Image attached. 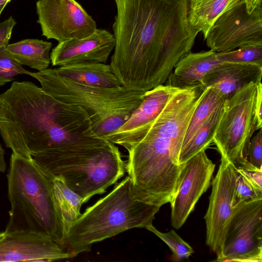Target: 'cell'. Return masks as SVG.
<instances>
[{
    "label": "cell",
    "mask_w": 262,
    "mask_h": 262,
    "mask_svg": "<svg viewBox=\"0 0 262 262\" xmlns=\"http://www.w3.org/2000/svg\"><path fill=\"white\" fill-rule=\"evenodd\" d=\"M114 1L112 72L132 91L145 92L163 84L191 52L199 33L189 22L188 1Z\"/></svg>",
    "instance_id": "obj_1"
},
{
    "label": "cell",
    "mask_w": 262,
    "mask_h": 262,
    "mask_svg": "<svg viewBox=\"0 0 262 262\" xmlns=\"http://www.w3.org/2000/svg\"><path fill=\"white\" fill-rule=\"evenodd\" d=\"M0 134L13 153L32 157L57 150L100 146L87 113L30 81H14L0 95Z\"/></svg>",
    "instance_id": "obj_2"
},
{
    "label": "cell",
    "mask_w": 262,
    "mask_h": 262,
    "mask_svg": "<svg viewBox=\"0 0 262 262\" xmlns=\"http://www.w3.org/2000/svg\"><path fill=\"white\" fill-rule=\"evenodd\" d=\"M204 89L201 85L179 89L143 137L126 149V169L135 187L161 207L176 192L183 164L180 150L191 116Z\"/></svg>",
    "instance_id": "obj_3"
},
{
    "label": "cell",
    "mask_w": 262,
    "mask_h": 262,
    "mask_svg": "<svg viewBox=\"0 0 262 262\" xmlns=\"http://www.w3.org/2000/svg\"><path fill=\"white\" fill-rule=\"evenodd\" d=\"M160 206L151 202L129 176L81 214L61 247L71 258L90 251L92 245L129 229L152 224Z\"/></svg>",
    "instance_id": "obj_4"
},
{
    "label": "cell",
    "mask_w": 262,
    "mask_h": 262,
    "mask_svg": "<svg viewBox=\"0 0 262 262\" xmlns=\"http://www.w3.org/2000/svg\"><path fill=\"white\" fill-rule=\"evenodd\" d=\"M7 179L11 208L5 230L40 233L61 246L65 235L52 179L32 159L13 152Z\"/></svg>",
    "instance_id": "obj_5"
},
{
    "label": "cell",
    "mask_w": 262,
    "mask_h": 262,
    "mask_svg": "<svg viewBox=\"0 0 262 262\" xmlns=\"http://www.w3.org/2000/svg\"><path fill=\"white\" fill-rule=\"evenodd\" d=\"M51 178H58L85 202L102 194L124 174L126 161L116 144L57 150L32 157Z\"/></svg>",
    "instance_id": "obj_6"
},
{
    "label": "cell",
    "mask_w": 262,
    "mask_h": 262,
    "mask_svg": "<svg viewBox=\"0 0 262 262\" xmlns=\"http://www.w3.org/2000/svg\"><path fill=\"white\" fill-rule=\"evenodd\" d=\"M47 93L66 103L77 105L88 114L94 133L107 140L142 102L145 92L77 83L59 75L54 69L29 72Z\"/></svg>",
    "instance_id": "obj_7"
},
{
    "label": "cell",
    "mask_w": 262,
    "mask_h": 262,
    "mask_svg": "<svg viewBox=\"0 0 262 262\" xmlns=\"http://www.w3.org/2000/svg\"><path fill=\"white\" fill-rule=\"evenodd\" d=\"M256 90L257 83L251 82L225 101L213 138L221 157L235 165L247 160L250 141L258 130L255 113Z\"/></svg>",
    "instance_id": "obj_8"
},
{
    "label": "cell",
    "mask_w": 262,
    "mask_h": 262,
    "mask_svg": "<svg viewBox=\"0 0 262 262\" xmlns=\"http://www.w3.org/2000/svg\"><path fill=\"white\" fill-rule=\"evenodd\" d=\"M217 261H262V199L234 208Z\"/></svg>",
    "instance_id": "obj_9"
},
{
    "label": "cell",
    "mask_w": 262,
    "mask_h": 262,
    "mask_svg": "<svg viewBox=\"0 0 262 262\" xmlns=\"http://www.w3.org/2000/svg\"><path fill=\"white\" fill-rule=\"evenodd\" d=\"M204 39L216 53L262 44V5L248 13L244 0H241L217 18Z\"/></svg>",
    "instance_id": "obj_10"
},
{
    "label": "cell",
    "mask_w": 262,
    "mask_h": 262,
    "mask_svg": "<svg viewBox=\"0 0 262 262\" xmlns=\"http://www.w3.org/2000/svg\"><path fill=\"white\" fill-rule=\"evenodd\" d=\"M37 22L42 35L58 42L81 39L97 29L92 17L76 0H38Z\"/></svg>",
    "instance_id": "obj_11"
},
{
    "label": "cell",
    "mask_w": 262,
    "mask_h": 262,
    "mask_svg": "<svg viewBox=\"0 0 262 262\" xmlns=\"http://www.w3.org/2000/svg\"><path fill=\"white\" fill-rule=\"evenodd\" d=\"M236 177L235 165L221 157L217 173L212 182L209 206L204 216L206 244L216 254V261L221 256L233 214L232 200Z\"/></svg>",
    "instance_id": "obj_12"
},
{
    "label": "cell",
    "mask_w": 262,
    "mask_h": 262,
    "mask_svg": "<svg viewBox=\"0 0 262 262\" xmlns=\"http://www.w3.org/2000/svg\"><path fill=\"white\" fill-rule=\"evenodd\" d=\"M215 165L203 150L183 164L171 201V224L180 229L210 186Z\"/></svg>",
    "instance_id": "obj_13"
},
{
    "label": "cell",
    "mask_w": 262,
    "mask_h": 262,
    "mask_svg": "<svg viewBox=\"0 0 262 262\" xmlns=\"http://www.w3.org/2000/svg\"><path fill=\"white\" fill-rule=\"evenodd\" d=\"M71 258L50 237L30 231L0 232V261H53Z\"/></svg>",
    "instance_id": "obj_14"
},
{
    "label": "cell",
    "mask_w": 262,
    "mask_h": 262,
    "mask_svg": "<svg viewBox=\"0 0 262 262\" xmlns=\"http://www.w3.org/2000/svg\"><path fill=\"white\" fill-rule=\"evenodd\" d=\"M179 89L162 84L146 91L141 104L127 121L109 136L107 141L126 149L137 142Z\"/></svg>",
    "instance_id": "obj_15"
},
{
    "label": "cell",
    "mask_w": 262,
    "mask_h": 262,
    "mask_svg": "<svg viewBox=\"0 0 262 262\" xmlns=\"http://www.w3.org/2000/svg\"><path fill=\"white\" fill-rule=\"evenodd\" d=\"M115 44L113 34L105 29H97L91 35L58 42L50 54L53 66L86 63H105Z\"/></svg>",
    "instance_id": "obj_16"
},
{
    "label": "cell",
    "mask_w": 262,
    "mask_h": 262,
    "mask_svg": "<svg viewBox=\"0 0 262 262\" xmlns=\"http://www.w3.org/2000/svg\"><path fill=\"white\" fill-rule=\"evenodd\" d=\"M262 67L253 63L222 62L208 72L202 87L212 88L226 101L247 84L261 81Z\"/></svg>",
    "instance_id": "obj_17"
},
{
    "label": "cell",
    "mask_w": 262,
    "mask_h": 262,
    "mask_svg": "<svg viewBox=\"0 0 262 262\" xmlns=\"http://www.w3.org/2000/svg\"><path fill=\"white\" fill-rule=\"evenodd\" d=\"M216 53L211 50L188 53L176 63L166 84L179 88L201 85L206 74L222 62Z\"/></svg>",
    "instance_id": "obj_18"
},
{
    "label": "cell",
    "mask_w": 262,
    "mask_h": 262,
    "mask_svg": "<svg viewBox=\"0 0 262 262\" xmlns=\"http://www.w3.org/2000/svg\"><path fill=\"white\" fill-rule=\"evenodd\" d=\"M60 76L81 84L102 88H115L121 85L112 72L110 64L86 63L55 68Z\"/></svg>",
    "instance_id": "obj_19"
},
{
    "label": "cell",
    "mask_w": 262,
    "mask_h": 262,
    "mask_svg": "<svg viewBox=\"0 0 262 262\" xmlns=\"http://www.w3.org/2000/svg\"><path fill=\"white\" fill-rule=\"evenodd\" d=\"M190 25L206 37L217 18L241 0H188Z\"/></svg>",
    "instance_id": "obj_20"
},
{
    "label": "cell",
    "mask_w": 262,
    "mask_h": 262,
    "mask_svg": "<svg viewBox=\"0 0 262 262\" xmlns=\"http://www.w3.org/2000/svg\"><path fill=\"white\" fill-rule=\"evenodd\" d=\"M51 42L26 39L8 44L6 50L21 64L41 71L48 69L51 62Z\"/></svg>",
    "instance_id": "obj_21"
},
{
    "label": "cell",
    "mask_w": 262,
    "mask_h": 262,
    "mask_svg": "<svg viewBox=\"0 0 262 262\" xmlns=\"http://www.w3.org/2000/svg\"><path fill=\"white\" fill-rule=\"evenodd\" d=\"M51 179L53 192L66 236L81 215V207L85 201L83 198L70 189L60 179Z\"/></svg>",
    "instance_id": "obj_22"
},
{
    "label": "cell",
    "mask_w": 262,
    "mask_h": 262,
    "mask_svg": "<svg viewBox=\"0 0 262 262\" xmlns=\"http://www.w3.org/2000/svg\"><path fill=\"white\" fill-rule=\"evenodd\" d=\"M224 103L219 106L180 150L179 161L183 164L206 149L213 142V138L224 111Z\"/></svg>",
    "instance_id": "obj_23"
},
{
    "label": "cell",
    "mask_w": 262,
    "mask_h": 262,
    "mask_svg": "<svg viewBox=\"0 0 262 262\" xmlns=\"http://www.w3.org/2000/svg\"><path fill=\"white\" fill-rule=\"evenodd\" d=\"M225 101L213 88L204 89L201 100L190 118L182 147L188 143L210 115Z\"/></svg>",
    "instance_id": "obj_24"
},
{
    "label": "cell",
    "mask_w": 262,
    "mask_h": 262,
    "mask_svg": "<svg viewBox=\"0 0 262 262\" xmlns=\"http://www.w3.org/2000/svg\"><path fill=\"white\" fill-rule=\"evenodd\" d=\"M216 57L221 62L253 63L262 67V44L247 45L216 53Z\"/></svg>",
    "instance_id": "obj_25"
},
{
    "label": "cell",
    "mask_w": 262,
    "mask_h": 262,
    "mask_svg": "<svg viewBox=\"0 0 262 262\" xmlns=\"http://www.w3.org/2000/svg\"><path fill=\"white\" fill-rule=\"evenodd\" d=\"M236 177L232 200L233 208L247 202L262 199V188L247 178L236 167Z\"/></svg>",
    "instance_id": "obj_26"
},
{
    "label": "cell",
    "mask_w": 262,
    "mask_h": 262,
    "mask_svg": "<svg viewBox=\"0 0 262 262\" xmlns=\"http://www.w3.org/2000/svg\"><path fill=\"white\" fill-rule=\"evenodd\" d=\"M145 229L154 233L165 243L177 259H187L194 252L190 245L182 239L173 230L163 233L157 229L152 224Z\"/></svg>",
    "instance_id": "obj_27"
},
{
    "label": "cell",
    "mask_w": 262,
    "mask_h": 262,
    "mask_svg": "<svg viewBox=\"0 0 262 262\" xmlns=\"http://www.w3.org/2000/svg\"><path fill=\"white\" fill-rule=\"evenodd\" d=\"M26 70L6 50V47L0 48V86L14 79L19 74H28Z\"/></svg>",
    "instance_id": "obj_28"
},
{
    "label": "cell",
    "mask_w": 262,
    "mask_h": 262,
    "mask_svg": "<svg viewBox=\"0 0 262 262\" xmlns=\"http://www.w3.org/2000/svg\"><path fill=\"white\" fill-rule=\"evenodd\" d=\"M249 162L258 168H262V129L251 138L248 147Z\"/></svg>",
    "instance_id": "obj_29"
},
{
    "label": "cell",
    "mask_w": 262,
    "mask_h": 262,
    "mask_svg": "<svg viewBox=\"0 0 262 262\" xmlns=\"http://www.w3.org/2000/svg\"><path fill=\"white\" fill-rule=\"evenodd\" d=\"M16 22L12 16H10L0 23V48L7 47L11 38L13 29Z\"/></svg>",
    "instance_id": "obj_30"
},
{
    "label": "cell",
    "mask_w": 262,
    "mask_h": 262,
    "mask_svg": "<svg viewBox=\"0 0 262 262\" xmlns=\"http://www.w3.org/2000/svg\"><path fill=\"white\" fill-rule=\"evenodd\" d=\"M262 84L260 81L257 83L256 96L255 104V118L257 129L261 128L262 126Z\"/></svg>",
    "instance_id": "obj_31"
},
{
    "label": "cell",
    "mask_w": 262,
    "mask_h": 262,
    "mask_svg": "<svg viewBox=\"0 0 262 262\" xmlns=\"http://www.w3.org/2000/svg\"><path fill=\"white\" fill-rule=\"evenodd\" d=\"M247 12L251 13L256 8L262 5L261 0H244Z\"/></svg>",
    "instance_id": "obj_32"
},
{
    "label": "cell",
    "mask_w": 262,
    "mask_h": 262,
    "mask_svg": "<svg viewBox=\"0 0 262 262\" xmlns=\"http://www.w3.org/2000/svg\"><path fill=\"white\" fill-rule=\"evenodd\" d=\"M5 151L0 144V172H4L6 170V165L5 161Z\"/></svg>",
    "instance_id": "obj_33"
},
{
    "label": "cell",
    "mask_w": 262,
    "mask_h": 262,
    "mask_svg": "<svg viewBox=\"0 0 262 262\" xmlns=\"http://www.w3.org/2000/svg\"><path fill=\"white\" fill-rule=\"evenodd\" d=\"M11 1V0H0V5H3V4L7 5Z\"/></svg>",
    "instance_id": "obj_34"
},
{
    "label": "cell",
    "mask_w": 262,
    "mask_h": 262,
    "mask_svg": "<svg viewBox=\"0 0 262 262\" xmlns=\"http://www.w3.org/2000/svg\"><path fill=\"white\" fill-rule=\"evenodd\" d=\"M6 6V5H5V4H3V5H0V15H1V13H2L3 10L4 9Z\"/></svg>",
    "instance_id": "obj_35"
}]
</instances>
